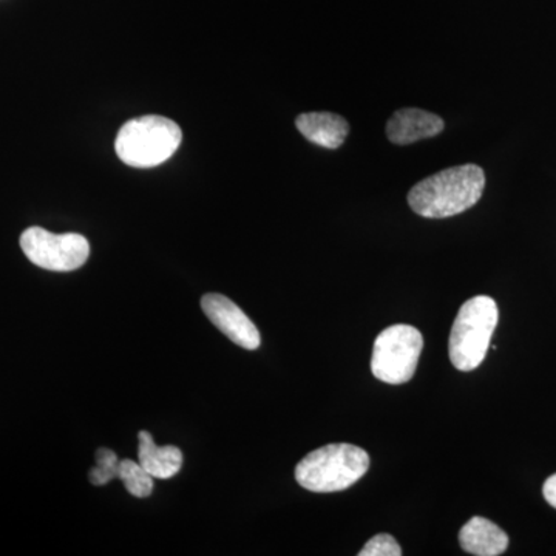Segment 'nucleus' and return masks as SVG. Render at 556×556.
Instances as JSON below:
<instances>
[{
    "label": "nucleus",
    "instance_id": "f257e3e1",
    "mask_svg": "<svg viewBox=\"0 0 556 556\" xmlns=\"http://www.w3.org/2000/svg\"><path fill=\"white\" fill-rule=\"evenodd\" d=\"M485 174L477 164L450 167L417 182L408 204L420 217L448 218L463 214L481 200Z\"/></svg>",
    "mask_w": 556,
    "mask_h": 556
},
{
    "label": "nucleus",
    "instance_id": "f03ea898",
    "mask_svg": "<svg viewBox=\"0 0 556 556\" xmlns=\"http://www.w3.org/2000/svg\"><path fill=\"white\" fill-rule=\"evenodd\" d=\"M369 456L351 444H329L314 450L295 467V479L314 493L342 492L367 473Z\"/></svg>",
    "mask_w": 556,
    "mask_h": 556
},
{
    "label": "nucleus",
    "instance_id": "7ed1b4c3",
    "mask_svg": "<svg viewBox=\"0 0 556 556\" xmlns=\"http://www.w3.org/2000/svg\"><path fill=\"white\" fill-rule=\"evenodd\" d=\"M181 141L182 131L175 121L148 115L131 119L121 127L115 150L127 166L149 169L166 163L177 152Z\"/></svg>",
    "mask_w": 556,
    "mask_h": 556
},
{
    "label": "nucleus",
    "instance_id": "20e7f679",
    "mask_svg": "<svg viewBox=\"0 0 556 556\" xmlns=\"http://www.w3.org/2000/svg\"><path fill=\"white\" fill-rule=\"evenodd\" d=\"M500 320L495 300L477 295L459 309L450 334L448 354L453 367L468 372L484 362Z\"/></svg>",
    "mask_w": 556,
    "mask_h": 556
},
{
    "label": "nucleus",
    "instance_id": "39448f33",
    "mask_svg": "<svg viewBox=\"0 0 556 556\" xmlns=\"http://www.w3.org/2000/svg\"><path fill=\"white\" fill-rule=\"evenodd\" d=\"M422 348V334L412 325H393L383 329L372 348V375L390 386L409 382L415 376Z\"/></svg>",
    "mask_w": 556,
    "mask_h": 556
},
{
    "label": "nucleus",
    "instance_id": "423d86ee",
    "mask_svg": "<svg viewBox=\"0 0 556 556\" xmlns=\"http://www.w3.org/2000/svg\"><path fill=\"white\" fill-rule=\"evenodd\" d=\"M21 248L33 265L54 273L79 269L90 255L86 237L79 233H53L38 226L22 233Z\"/></svg>",
    "mask_w": 556,
    "mask_h": 556
},
{
    "label": "nucleus",
    "instance_id": "0eeeda50",
    "mask_svg": "<svg viewBox=\"0 0 556 556\" xmlns=\"http://www.w3.org/2000/svg\"><path fill=\"white\" fill-rule=\"evenodd\" d=\"M201 308L212 324L244 350L254 351L262 345L258 328L232 300L222 294H206L201 299Z\"/></svg>",
    "mask_w": 556,
    "mask_h": 556
},
{
    "label": "nucleus",
    "instance_id": "6e6552de",
    "mask_svg": "<svg viewBox=\"0 0 556 556\" xmlns=\"http://www.w3.org/2000/svg\"><path fill=\"white\" fill-rule=\"evenodd\" d=\"M444 130V121L420 109L397 110L387 123V137L393 144L407 146L433 138Z\"/></svg>",
    "mask_w": 556,
    "mask_h": 556
},
{
    "label": "nucleus",
    "instance_id": "1a4fd4ad",
    "mask_svg": "<svg viewBox=\"0 0 556 556\" xmlns=\"http://www.w3.org/2000/svg\"><path fill=\"white\" fill-rule=\"evenodd\" d=\"M300 134L325 149H339L350 134V124L342 116L329 112L302 113L295 119Z\"/></svg>",
    "mask_w": 556,
    "mask_h": 556
},
{
    "label": "nucleus",
    "instance_id": "9d476101",
    "mask_svg": "<svg viewBox=\"0 0 556 556\" xmlns=\"http://www.w3.org/2000/svg\"><path fill=\"white\" fill-rule=\"evenodd\" d=\"M459 543L467 554L497 556L507 551L508 536L490 519L475 517L460 529Z\"/></svg>",
    "mask_w": 556,
    "mask_h": 556
},
{
    "label": "nucleus",
    "instance_id": "9b49d317",
    "mask_svg": "<svg viewBox=\"0 0 556 556\" xmlns=\"http://www.w3.org/2000/svg\"><path fill=\"white\" fill-rule=\"evenodd\" d=\"M138 459L153 479H169L175 477L182 466L181 450L175 445L159 447L149 431L138 433Z\"/></svg>",
    "mask_w": 556,
    "mask_h": 556
},
{
    "label": "nucleus",
    "instance_id": "f8f14e48",
    "mask_svg": "<svg viewBox=\"0 0 556 556\" xmlns=\"http://www.w3.org/2000/svg\"><path fill=\"white\" fill-rule=\"evenodd\" d=\"M118 479L126 485L127 492L135 497H149L153 492V478L144 467L130 459L119 460Z\"/></svg>",
    "mask_w": 556,
    "mask_h": 556
},
{
    "label": "nucleus",
    "instance_id": "ddd939ff",
    "mask_svg": "<svg viewBox=\"0 0 556 556\" xmlns=\"http://www.w3.org/2000/svg\"><path fill=\"white\" fill-rule=\"evenodd\" d=\"M94 459H97V464L89 471L91 484L105 485L113 481V479L118 478L119 459L113 450H97Z\"/></svg>",
    "mask_w": 556,
    "mask_h": 556
},
{
    "label": "nucleus",
    "instance_id": "4468645a",
    "mask_svg": "<svg viewBox=\"0 0 556 556\" xmlns=\"http://www.w3.org/2000/svg\"><path fill=\"white\" fill-rule=\"evenodd\" d=\"M402 548L396 540L388 533L372 536L358 552V556H401Z\"/></svg>",
    "mask_w": 556,
    "mask_h": 556
},
{
    "label": "nucleus",
    "instance_id": "2eb2a0df",
    "mask_svg": "<svg viewBox=\"0 0 556 556\" xmlns=\"http://www.w3.org/2000/svg\"><path fill=\"white\" fill-rule=\"evenodd\" d=\"M543 495L544 500H546L552 507L556 508V473L552 475V477L544 482Z\"/></svg>",
    "mask_w": 556,
    "mask_h": 556
}]
</instances>
